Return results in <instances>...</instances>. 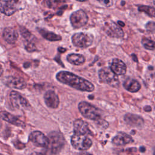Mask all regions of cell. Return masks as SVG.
<instances>
[{"label": "cell", "instance_id": "6da1fadb", "mask_svg": "<svg viewBox=\"0 0 155 155\" xmlns=\"http://www.w3.org/2000/svg\"><path fill=\"white\" fill-rule=\"evenodd\" d=\"M56 78L59 82L82 92H92L95 89L94 85L92 83L67 71L59 72L56 74Z\"/></svg>", "mask_w": 155, "mask_h": 155}, {"label": "cell", "instance_id": "7a4b0ae2", "mask_svg": "<svg viewBox=\"0 0 155 155\" xmlns=\"http://www.w3.org/2000/svg\"><path fill=\"white\" fill-rule=\"evenodd\" d=\"M49 146L47 148L49 150L51 155H57L60 153L66 144L65 139L61 133L58 132H52L49 135Z\"/></svg>", "mask_w": 155, "mask_h": 155}, {"label": "cell", "instance_id": "3957f363", "mask_svg": "<svg viewBox=\"0 0 155 155\" xmlns=\"http://www.w3.org/2000/svg\"><path fill=\"white\" fill-rule=\"evenodd\" d=\"M78 109L81 115L88 119L97 121L98 123L103 120L101 111L87 102H80L78 104Z\"/></svg>", "mask_w": 155, "mask_h": 155}, {"label": "cell", "instance_id": "277c9868", "mask_svg": "<svg viewBox=\"0 0 155 155\" xmlns=\"http://www.w3.org/2000/svg\"><path fill=\"white\" fill-rule=\"evenodd\" d=\"M100 81L109 85L114 88H118L119 86V80L117 75L112 71L109 67H103L98 72Z\"/></svg>", "mask_w": 155, "mask_h": 155}, {"label": "cell", "instance_id": "5b68a950", "mask_svg": "<svg viewBox=\"0 0 155 155\" xmlns=\"http://www.w3.org/2000/svg\"><path fill=\"white\" fill-rule=\"evenodd\" d=\"M93 39L94 37L91 34L79 32L74 34L72 36V41L73 44L75 47L85 49L92 44Z\"/></svg>", "mask_w": 155, "mask_h": 155}, {"label": "cell", "instance_id": "8992f818", "mask_svg": "<svg viewBox=\"0 0 155 155\" xmlns=\"http://www.w3.org/2000/svg\"><path fill=\"white\" fill-rule=\"evenodd\" d=\"M72 146L78 150H87L92 146V141L87 135L74 134L71 137Z\"/></svg>", "mask_w": 155, "mask_h": 155}, {"label": "cell", "instance_id": "52a82bcc", "mask_svg": "<svg viewBox=\"0 0 155 155\" xmlns=\"http://www.w3.org/2000/svg\"><path fill=\"white\" fill-rule=\"evenodd\" d=\"M88 16L83 10H79L72 13L70 17V23L74 29H79L87 24Z\"/></svg>", "mask_w": 155, "mask_h": 155}, {"label": "cell", "instance_id": "ba28073f", "mask_svg": "<svg viewBox=\"0 0 155 155\" xmlns=\"http://www.w3.org/2000/svg\"><path fill=\"white\" fill-rule=\"evenodd\" d=\"M18 0H0V12L7 16L14 14L18 9Z\"/></svg>", "mask_w": 155, "mask_h": 155}, {"label": "cell", "instance_id": "9c48e42d", "mask_svg": "<svg viewBox=\"0 0 155 155\" xmlns=\"http://www.w3.org/2000/svg\"><path fill=\"white\" fill-rule=\"evenodd\" d=\"M104 30L107 35L111 38H122L124 36V31L113 21L105 23Z\"/></svg>", "mask_w": 155, "mask_h": 155}, {"label": "cell", "instance_id": "30bf717a", "mask_svg": "<svg viewBox=\"0 0 155 155\" xmlns=\"http://www.w3.org/2000/svg\"><path fill=\"white\" fill-rule=\"evenodd\" d=\"M29 138V141L37 147L47 148L49 146V139L40 131L32 132Z\"/></svg>", "mask_w": 155, "mask_h": 155}, {"label": "cell", "instance_id": "8fae6325", "mask_svg": "<svg viewBox=\"0 0 155 155\" xmlns=\"http://www.w3.org/2000/svg\"><path fill=\"white\" fill-rule=\"evenodd\" d=\"M10 99L12 105L16 108L28 109L30 104L25 98L16 91H12L10 93Z\"/></svg>", "mask_w": 155, "mask_h": 155}, {"label": "cell", "instance_id": "7c38bea8", "mask_svg": "<svg viewBox=\"0 0 155 155\" xmlns=\"http://www.w3.org/2000/svg\"><path fill=\"white\" fill-rule=\"evenodd\" d=\"M3 81L6 86L12 89L23 90L27 87L25 81L23 78L19 77L9 76L4 78Z\"/></svg>", "mask_w": 155, "mask_h": 155}, {"label": "cell", "instance_id": "4fadbf2b", "mask_svg": "<svg viewBox=\"0 0 155 155\" xmlns=\"http://www.w3.org/2000/svg\"><path fill=\"white\" fill-rule=\"evenodd\" d=\"M74 134L79 135H92L87 123L82 120L77 119L73 122Z\"/></svg>", "mask_w": 155, "mask_h": 155}, {"label": "cell", "instance_id": "5bb4252c", "mask_svg": "<svg viewBox=\"0 0 155 155\" xmlns=\"http://www.w3.org/2000/svg\"><path fill=\"white\" fill-rule=\"evenodd\" d=\"M44 103L50 109H56L60 104V99L58 96L53 90H48L44 95Z\"/></svg>", "mask_w": 155, "mask_h": 155}, {"label": "cell", "instance_id": "9a60e30c", "mask_svg": "<svg viewBox=\"0 0 155 155\" xmlns=\"http://www.w3.org/2000/svg\"><path fill=\"white\" fill-rule=\"evenodd\" d=\"M110 68L117 76L124 75L127 72L125 64L118 58H115L112 60Z\"/></svg>", "mask_w": 155, "mask_h": 155}, {"label": "cell", "instance_id": "2e32d148", "mask_svg": "<svg viewBox=\"0 0 155 155\" xmlns=\"http://www.w3.org/2000/svg\"><path fill=\"white\" fill-rule=\"evenodd\" d=\"M124 119L127 124L132 127L140 128L144 124V120L142 117L135 114L127 113L124 116Z\"/></svg>", "mask_w": 155, "mask_h": 155}, {"label": "cell", "instance_id": "e0dca14e", "mask_svg": "<svg viewBox=\"0 0 155 155\" xmlns=\"http://www.w3.org/2000/svg\"><path fill=\"white\" fill-rule=\"evenodd\" d=\"M0 118H1L3 120L10 123V124H12L15 126L20 127L22 128L25 127V124L23 121L18 119L17 117L10 114L7 111H0Z\"/></svg>", "mask_w": 155, "mask_h": 155}, {"label": "cell", "instance_id": "ac0fdd59", "mask_svg": "<svg viewBox=\"0 0 155 155\" xmlns=\"http://www.w3.org/2000/svg\"><path fill=\"white\" fill-rule=\"evenodd\" d=\"M133 141V138L131 136L124 132H120L113 138L111 142L115 146H123Z\"/></svg>", "mask_w": 155, "mask_h": 155}, {"label": "cell", "instance_id": "d6986e66", "mask_svg": "<svg viewBox=\"0 0 155 155\" xmlns=\"http://www.w3.org/2000/svg\"><path fill=\"white\" fill-rule=\"evenodd\" d=\"M18 33L17 30L11 27L5 28L3 32V37L9 44H15L18 39Z\"/></svg>", "mask_w": 155, "mask_h": 155}, {"label": "cell", "instance_id": "ffe728a7", "mask_svg": "<svg viewBox=\"0 0 155 155\" xmlns=\"http://www.w3.org/2000/svg\"><path fill=\"white\" fill-rule=\"evenodd\" d=\"M123 87L132 93H136L140 90L141 86L138 81L133 79H127L123 83Z\"/></svg>", "mask_w": 155, "mask_h": 155}, {"label": "cell", "instance_id": "44dd1931", "mask_svg": "<svg viewBox=\"0 0 155 155\" xmlns=\"http://www.w3.org/2000/svg\"><path fill=\"white\" fill-rule=\"evenodd\" d=\"M67 61L74 66L83 65L85 61V57L81 54L71 53L67 56Z\"/></svg>", "mask_w": 155, "mask_h": 155}, {"label": "cell", "instance_id": "7402d4cb", "mask_svg": "<svg viewBox=\"0 0 155 155\" xmlns=\"http://www.w3.org/2000/svg\"><path fill=\"white\" fill-rule=\"evenodd\" d=\"M38 32L44 38L50 41H58L62 39L61 36L43 29H39Z\"/></svg>", "mask_w": 155, "mask_h": 155}, {"label": "cell", "instance_id": "603a6c76", "mask_svg": "<svg viewBox=\"0 0 155 155\" xmlns=\"http://www.w3.org/2000/svg\"><path fill=\"white\" fill-rule=\"evenodd\" d=\"M66 3V0H47V1L48 7L53 9L62 7Z\"/></svg>", "mask_w": 155, "mask_h": 155}, {"label": "cell", "instance_id": "cb8c5ba5", "mask_svg": "<svg viewBox=\"0 0 155 155\" xmlns=\"http://www.w3.org/2000/svg\"><path fill=\"white\" fill-rule=\"evenodd\" d=\"M142 44L145 49L150 50H154V42L151 39H149L147 38H142Z\"/></svg>", "mask_w": 155, "mask_h": 155}, {"label": "cell", "instance_id": "d4e9b609", "mask_svg": "<svg viewBox=\"0 0 155 155\" xmlns=\"http://www.w3.org/2000/svg\"><path fill=\"white\" fill-rule=\"evenodd\" d=\"M138 10L139 11L146 13L152 17H154V8L153 7L147 6H141L138 7Z\"/></svg>", "mask_w": 155, "mask_h": 155}, {"label": "cell", "instance_id": "484cf974", "mask_svg": "<svg viewBox=\"0 0 155 155\" xmlns=\"http://www.w3.org/2000/svg\"><path fill=\"white\" fill-rule=\"evenodd\" d=\"M137 152V149L135 147L129 148L127 149H124L121 150L120 153H118L119 155H134Z\"/></svg>", "mask_w": 155, "mask_h": 155}, {"label": "cell", "instance_id": "4316f807", "mask_svg": "<svg viewBox=\"0 0 155 155\" xmlns=\"http://www.w3.org/2000/svg\"><path fill=\"white\" fill-rule=\"evenodd\" d=\"M97 1L105 7H110L113 4V0H97Z\"/></svg>", "mask_w": 155, "mask_h": 155}, {"label": "cell", "instance_id": "83f0119b", "mask_svg": "<svg viewBox=\"0 0 155 155\" xmlns=\"http://www.w3.org/2000/svg\"><path fill=\"white\" fill-rule=\"evenodd\" d=\"M25 49L29 52H33L36 50V47L34 43L30 41L29 43L26 45Z\"/></svg>", "mask_w": 155, "mask_h": 155}, {"label": "cell", "instance_id": "f1b7e54d", "mask_svg": "<svg viewBox=\"0 0 155 155\" xmlns=\"http://www.w3.org/2000/svg\"><path fill=\"white\" fill-rule=\"evenodd\" d=\"M21 33L24 38H25L26 40H30L31 36H32V35H31V34L27 30L25 29H21Z\"/></svg>", "mask_w": 155, "mask_h": 155}, {"label": "cell", "instance_id": "f546056e", "mask_svg": "<svg viewBox=\"0 0 155 155\" xmlns=\"http://www.w3.org/2000/svg\"><path fill=\"white\" fill-rule=\"evenodd\" d=\"M147 25H148V26H150V28H147V29L148 30H149V31L150 30V32H154V28H152V26H153V25H154V23L153 22H150Z\"/></svg>", "mask_w": 155, "mask_h": 155}, {"label": "cell", "instance_id": "4dcf8cb0", "mask_svg": "<svg viewBox=\"0 0 155 155\" xmlns=\"http://www.w3.org/2000/svg\"><path fill=\"white\" fill-rule=\"evenodd\" d=\"M31 155H46V154L43 152H34Z\"/></svg>", "mask_w": 155, "mask_h": 155}, {"label": "cell", "instance_id": "1f68e13d", "mask_svg": "<svg viewBox=\"0 0 155 155\" xmlns=\"http://www.w3.org/2000/svg\"><path fill=\"white\" fill-rule=\"evenodd\" d=\"M58 50H59V52H64L66 51V49H65L64 48L60 47V48H58Z\"/></svg>", "mask_w": 155, "mask_h": 155}, {"label": "cell", "instance_id": "d6a6232c", "mask_svg": "<svg viewBox=\"0 0 155 155\" xmlns=\"http://www.w3.org/2000/svg\"><path fill=\"white\" fill-rule=\"evenodd\" d=\"M3 73V68L1 66V65L0 64V76H1L2 75V74Z\"/></svg>", "mask_w": 155, "mask_h": 155}, {"label": "cell", "instance_id": "836d02e7", "mask_svg": "<svg viewBox=\"0 0 155 155\" xmlns=\"http://www.w3.org/2000/svg\"><path fill=\"white\" fill-rule=\"evenodd\" d=\"M77 155H92V154L88 153H81L78 154Z\"/></svg>", "mask_w": 155, "mask_h": 155}, {"label": "cell", "instance_id": "e575fe53", "mask_svg": "<svg viewBox=\"0 0 155 155\" xmlns=\"http://www.w3.org/2000/svg\"><path fill=\"white\" fill-rule=\"evenodd\" d=\"M117 23H118V24H119V25H121V26H122V27H124V25H125V24H124V23H122V22H121V21H118V22H117Z\"/></svg>", "mask_w": 155, "mask_h": 155}, {"label": "cell", "instance_id": "d590c367", "mask_svg": "<svg viewBox=\"0 0 155 155\" xmlns=\"http://www.w3.org/2000/svg\"><path fill=\"white\" fill-rule=\"evenodd\" d=\"M140 150L142 152H144L146 151V148H144V147H140Z\"/></svg>", "mask_w": 155, "mask_h": 155}, {"label": "cell", "instance_id": "8d00e7d4", "mask_svg": "<svg viewBox=\"0 0 155 155\" xmlns=\"http://www.w3.org/2000/svg\"><path fill=\"white\" fill-rule=\"evenodd\" d=\"M76 1H79V2H85V1H88V0H76Z\"/></svg>", "mask_w": 155, "mask_h": 155}, {"label": "cell", "instance_id": "74e56055", "mask_svg": "<svg viewBox=\"0 0 155 155\" xmlns=\"http://www.w3.org/2000/svg\"><path fill=\"white\" fill-rule=\"evenodd\" d=\"M0 155H2V154H0Z\"/></svg>", "mask_w": 155, "mask_h": 155}]
</instances>
